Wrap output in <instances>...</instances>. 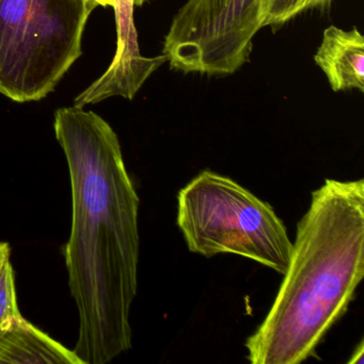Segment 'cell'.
I'll return each instance as SVG.
<instances>
[{"label":"cell","mask_w":364,"mask_h":364,"mask_svg":"<svg viewBox=\"0 0 364 364\" xmlns=\"http://www.w3.org/2000/svg\"><path fill=\"white\" fill-rule=\"evenodd\" d=\"M54 129L71 181L65 257L80 316L73 350L82 364H106L132 348L140 200L118 136L102 117L75 105L60 108Z\"/></svg>","instance_id":"6da1fadb"},{"label":"cell","mask_w":364,"mask_h":364,"mask_svg":"<svg viewBox=\"0 0 364 364\" xmlns=\"http://www.w3.org/2000/svg\"><path fill=\"white\" fill-rule=\"evenodd\" d=\"M269 312L247 338L252 364L315 355L364 276V181L327 178L297 225L291 261Z\"/></svg>","instance_id":"7a4b0ae2"},{"label":"cell","mask_w":364,"mask_h":364,"mask_svg":"<svg viewBox=\"0 0 364 364\" xmlns=\"http://www.w3.org/2000/svg\"><path fill=\"white\" fill-rule=\"evenodd\" d=\"M178 228L189 251L235 255L280 274L293 242L274 208L228 176L203 170L178 195Z\"/></svg>","instance_id":"3957f363"},{"label":"cell","mask_w":364,"mask_h":364,"mask_svg":"<svg viewBox=\"0 0 364 364\" xmlns=\"http://www.w3.org/2000/svg\"><path fill=\"white\" fill-rule=\"evenodd\" d=\"M93 0H0V93L18 103L55 90L82 56Z\"/></svg>","instance_id":"277c9868"},{"label":"cell","mask_w":364,"mask_h":364,"mask_svg":"<svg viewBox=\"0 0 364 364\" xmlns=\"http://www.w3.org/2000/svg\"><path fill=\"white\" fill-rule=\"evenodd\" d=\"M265 0H186L166 33L163 56L185 74L229 76L250 60Z\"/></svg>","instance_id":"5b68a950"},{"label":"cell","mask_w":364,"mask_h":364,"mask_svg":"<svg viewBox=\"0 0 364 364\" xmlns=\"http://www.w3.org/2000/svg\"><path fill=\"white\" fill-rule=\"evenodd\" d=\"M152 0H114L116 14L117 50L109 68L95 80L97 92L104 97L132 99L142 85L164 65L163 56L146 58L138 44L134 9Z\"/></svg>","instance_id":"8992f818"},{"label":"cell","mask_w":364,"mask_h":364,"mask_svg":"<svg viewBox=\"0 0 364 364\" xmlns=\"http://www.w3.org/2000/svg\"><path fill=\"white\" fill-rule=\"evenodd\" d=\"M314 61L334 92H364V37L357 27L325 29Z\"/></svg>","instance_id":"52a82bcc"},{"label":"cell","mask_w":364,"mask_h":364,"mask_svg":"<svg viewBox=\"0 0 364 364\" xmlns=\"http://www.w3.org/2000/svg\"><path fill=\"white\" fill-rule=\"evenodd\" d=\"M0 363L82 364L75 351L21 317L0 336Z\"/></svg>","instance_id":"ba28073f"},{"label":"cell","mask_w":364,"mask_h":364,"mask_svg":"<svg viewBox=\"0 0 364 364\" xmlns=\"http://www.w3.org/2000/svg\"><path fill=\"white\" fill-rule=\"evenodd\" d=\"M333 0H265L264 28L278 31L301 14L327 9Z\"/></svg>","instance_id":"9c48e42d"},{"label":"cell","mask_w":364,"mask_h":364,"mask_svg":"<svg viewBox=\"0 0 364 364\" xmlns=\"http://www.w3.org/2000/svg\"><path fill=\"white\" fill-rule=\"evenodd\" d=\"M21 317L14 267L8 259L0 267V336L9 331Z\"/></svg>","instance_id":"30bf717a"},{"label":"cell","mask_w":364,"mask_h":364,"mask_svg":"<svg viewBox=\"0 0 364 364\" xmlns=\"http://www.w3.org/2000/svg\"><path fill=\"white\" fill-rule=\"evenodd\" d=\"M10 257H11L10 245L6 242H0V267L3 266L6 259H10Z\"/></svg>","instance_id":"8fae6325"},{"label":"cell","mask_w":364,"mask_h":364,"mask_svg":"<svg viewBox=\"0 0 364 364\" xmlns=\"http://www.w3.org/2000/svg\"><path fill=\"white\" fill-rule=\"evenodd\" d=\"M363 362V342H360L359 346L355 348V353L351 355L348 363H362Z\"/></svg>","instance_id":"7c38bea8"},{"label":"cell","mask_w":364,"mask_h":364,"mask_svg":"<svg viewBox=\"0 0 364 364\" xmlns=\"http://www.w3.org/2000/svg\"><path fill=\"white\" fill-rule=\"evenodd\" d=\"M102 7H114V0H93Z\"/></svg>","instance_id":"4fadbf2b"}]
</instances>
